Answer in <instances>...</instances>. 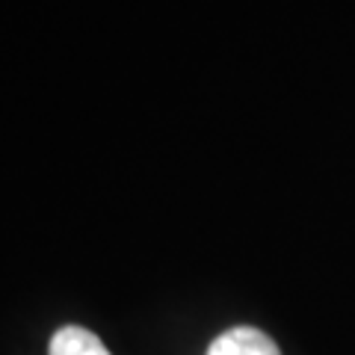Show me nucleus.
Here are the masks:
<instances>
[{"instance_id": "2", "label": "nucleus", "mask_w": 355, "mask_h": 355, "mask_svg": "<svg viewBox=\"0 0 355 355\" xmlns=\"http://www.w3.org/2000/svg\"><path fill=\"white\" fill-rule=\"evenodd\" d=\"M48 355H110V349L95 331L83 326H62L60 331H53Z\"/></svg>"}, {"instance_id": "1", "label": "nucleus", "mask_w": 355, "mask_h": 355, "mask_svg": "<svg viewBox=\"0 0 355 355\" xmlns=\"http://www.w3.org/2000/svg\"><path fill=\"white\" fill-rule=\"evenodd\" d=\"M207 355H282L275 340L254 326H234L207 347Z\"/></svg>"}]
</instances>
